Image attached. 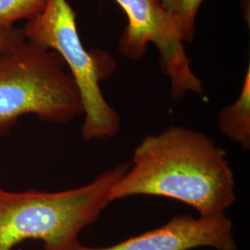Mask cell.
<instances>
[{
	"label": "cell",
	"instance_id": "1",
	"mask_svg": "<svg viewBox=\"0 0 250 250\" xmlns=\"http://www.w3.org/2000/svg\"><path fill=\"white\" fill-rule=\"evenodd\" d=\"M132 196L170 198L199 216L223 214L235 201V179L221 146L204 133L172 125L135 146L109 200Z\"/></svg>",
	"mask_w": 250,
	"mask_h": 250
},
{
	"label": "cell",
	"instance_id": "2",
	"mask_svg": "<svg viewBox=\"0 0 250 250\" xmlns=\"http://www.w3.org/2000/svg\"><path fill=\"white\" fill-rule=\"evenodd\" d=\"M131 163L104 170L89 184L59 192L0 188V250L40 240L43 250H77L79 236L110 203L109 194Z\"/></svg>",
	"mask_w": 250,
	"mask_h": 250
},
{
	"label": "cell",
	"instance_id": "3",
	"mask_svg": "<svg viewBox=\"0 0 250 250\" xmlns=\"http://www.w3.org/2000/svg\"><path fill=\"white\" fill-rule=\"evenodd\" d=\"M28 114L62 125L83 115V107L60 54L25 40L0 53V137Z\"/></svg>",
	"mask_w": 250,
	"mask_h": 250
},
{
	"label": "cell",
	"instance_id": "4",
	"mask_svg": "<svg viewBox=\"0 0 250 250\" xmlns=\"http://www.w3.org/2000/svg\"><path fill=\"white\" fill-rule=\"evenodd\" d=\"M27 41L53 49L75 82L83 107V141L113 138L121 118L104 98L100 83L112 75L114 60L102 51H87L81 41L76 13L68 0H48L44 11L22 28Z\"/></svg>",
	"mask_w": 250,
	"mask_h": 250
},
{
	"label": "cell",
	"instance_id": "5",
	"mask_svg": "<svg viewBox=\"0 0 250 250\" xmlns=\"http://www.w3.org/2000/svg\"><path fill=\"white\" fill-rule=\"evenodd\" d=\"M125 10L128 24L119 40V51L125 58L140 61L148 44L160 53L162 73L170 78L174 101L188 93H203V84L191 68L176 21L158 0H115Z\"/></svg>",
	"mask_w": 250,
	"mask_h": 250
},
{
	"label": "cell",
	"instance_id": "6",
	"mask_svg": "<svg viewBox=\"0 0 250 250\" xmlns=\"http://www.w3.org/2000/svg\"><path fill=\"white\" fill-rule=\"evenodd\" d=\"M238 250L232 222L225 215H176L161 227L107 247L77 250Z\"/></svg>",
	"mask_w": 250,
	"mask_h": 250
},
{
	"label": "cell",
	"instance_id": "7",
	"mask_svg": "<svg viewBox=\"0 0 250 250\" xmlns=\"http://www.w3.org/2000/svg\"><path fill=\"white\" fill-rule=\"evenodd\" d=\"M220 131L244 150L250 148V67H248L237 99L219 114Z\"/></svg>",
	"mask_w": 250,
	"mask_h": 250
},
{
	"label": "cell",
	"instance_id": "8",
	"mask_svg": "<svg viewBox=\"0 0 250 250\" xmlns=\"http://www.w3.org/2000/svg\"><path fill=\"white\" fill-rule=\"evenodd\" d=\"M178 24L184 42L192 43L196 36L197 11L204 0H158Z\"/></svg>",
	"mask_w": 250,
	"mask_h": 250
},
{
	"label": "cell",
	"instance_id": "9",
	"mask_svg": "<svg viewBox=\"0 0 250 250\" xmlns=\"http://www.w3.org/2000/svg\"><path fill=\"white\" fill-rule=\"evenodd\" d=\"M48 0H0V26L14 27L21 20L31 21L41 14Z\"/></svg>",
	"mask_w": 250,
	"mask_h": 250
},
{
	"label": "cell",
	"instance_id": "10",
	"mask_svg": "<svg viewBox=\"0 0 250 250\" xmlns=\"http://www.w3.org/2000/svg\"><path fill=\"white\" fill-rule=\"evenodd\" d=\"M22 29L0 26V53L8 52L25 41Z\"/></svg>",
	"mask_w": 250,
	"mask_h": 250
}]
</instances>
